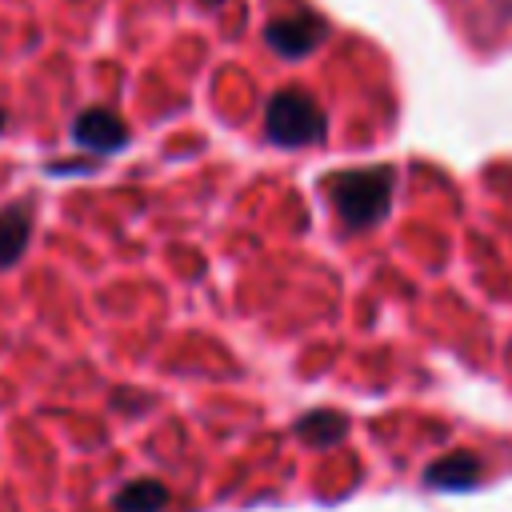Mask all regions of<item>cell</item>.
Listing matches in <instances>:
<instances>
[{"label": "cell", "instance_id": "obj_6", "mask_svg": "<svg viewBox=\"0 0 512 512\" xmlns=\"http://www.w3.org/2000/svg\"><path fill=\"white\" fill-rule=\"evenodd\" d=\"M28 236H32V212L28 208H0V268L16 264L28 248Z\"/></svg>", "mask_w": 512, "mask_h": 512}, {"label": "cell", "instance_id": "obj_1", "mask_svg": "<svg viewBox=\"0 0 512 512\" xmlns=\"http://www.w3.org/2000/svg\"><path fill=\"white\" fill-rule=\"evenodd\" d=\"M392 184H396V172L384 168V164H372V168L332 172L328 176V196L336 204V216L348 228H372L388 212Z\"/></svg>", "mask_w": 512, "mask_h": 512}, {"label": "cell", "instance_id": "obj_2", "mask_svg": "<svg viewBox=\"0 0 512 512\" xmlns=\"http://www.w3.org/2000/svg\"><path fill=\"white\" fill-rule=\"evenodd\" d=\"M264 128H268V136H272L276 144H284V148H304V144L324 140L328 120H324L320 104H316L308 92H300V88H280V92L268 100V108H264Z\"/></svg>", "mask_w": 512, "mask_h": 512}, {"label": "cell", "instance_id": "obj_4", "mask_svg": "<svg viewBox=\"0 0 512 512\" xmlns=\"http://www.w3.org/2000/svg\"><path fill=\"white\" fill-rule=\"evenodd\" d=\"M72 136L88 152H120L128 144L124 120L116 112H108V108H84L76 116V124H72Z\"/></svg>", "mask_w": 512, "mask_h": 512}, {"label": "cell", "instance_id": "obj_8", "mask_svg": "<svg viewBox=\"0 0 512 512\" xmlns=\"http://www.w3.org/2000/svg\"><path fill=\"white\" fill-rule=\"evenodd\" d=\"M344 428H348V420H344L340 412H328V408L308 412V416L296 424V432H300L308 444H336V440L344 436Z\"/></svg>", "mask_w": 512, "mask_h": 512}, {"label": "cell", "instance_id": "obj_7", "mask_svg": "<svg viewBox=\"0 0 512 512\" xmlns=\"http://www.w3.org/2000/svg\"><path fill=\"white\" fill-rule=\"evenodd\" d=\"M112 504H116V512H160V508L168 504V488H164L160 480L140 476V480H128V484L112 496Z\"/></svg>", "mask_w": 512, "mask_h": 512}, {"label": "cell", "instance_id": "obj_3", "mask_svg": "<svg viewBox=\"0 0 512 512\" xmlns=\"http://www.w3.org/2000/svg\"><path fill=\"white\" fill-rule=\"evenodd\" d=\"M264 40H268L280 56H308V52L324 40V20H316L312 12L276 16V20L264 28Z\"/></svg>", "mask_w": 512, "mask_h": 512}, {"label": "cell", "instance_id": "obj_9", "mask_svg": "<svg viewBox=\"0 0 512 512\" xmlns=\"http://www.w3.org/2000/svg\"><path fill=\"white\" fill-rule=\"evenodd\" d=\"M0 128H4V112H0Z\"/></svg>", "mask_w": 512, "mask_h": 512}, {"label": "cell", "instance_id": "obj_5", "mask_svg": "<svg viewBox=\"0 0 512 512\" xmlns=\"http://www.w3.org/2000/svg\"><path fill=\"white\" fill-rule=\"evenodd\" d=\"M424 480L432 488H472L480 480V460L472 452H448V456L428 464Z\"/></svg>", "mask_w": 512, "mask_h": 512}, {"label": "cell", "instance_id": "obj_10", "mask_svg": "<svg viewBox=\"0 0 512 512\" xmlns=\"http://www.w3.org/2000/svg\"><path fill=\"white\" fill-rule=\"evenodd\" d=\"M204 4H220V0H204Z\"/></svg>", "mask_w": 512, "mask_h": 512}]
</instances>
